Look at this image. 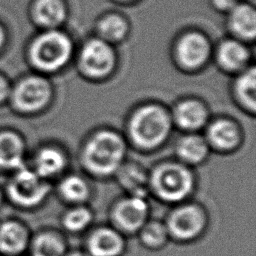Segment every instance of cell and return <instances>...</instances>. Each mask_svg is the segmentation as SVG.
Masks as SVG:
<instances>
[{
  "label": "cell",
  "mask_w": 256,
  "mask_h": 256,
  "mask_svg": "<svg viewBox=\"0 0 256 256\" xmlns=\"http://www.w3.org/2000/svg\"><path fill=\"white\" fill-rule=\"evenodd\" d=\"M170 241L188 245L201 240L209 230L208 211L199 203L184 201L173 205L163 220Z\"/></svg>",
  "instance_id": "1"
},
{
  "label": "cell",
  "mask_w": 256,
  "mask_h": 256,
  "mask_svg": "<svg viewBox=\"0 0 256 256\" xmlns=\"http://www.w3.org/2000/svg\"><path fill=\"white\" fill-rule=\"evenodd\" d=\"M15 171L7 183L4 192L5 200L22 211L38 209L49 196V184L34 170L24 166Z\"/></svg>",
  "instance_id": "2"
},
{
  "label": "cell",
  "mask_w": 256,
  "mask_h": 256,
  "mask_svg": "<svg viewBox=\"0 0 256 256\" xmlns=\"http://www.w3.org/2000/svg\"><path fill=\"white\" fill-rule=\"evenodd\" d=\"M153 194L162 202L176 205L187 201L194 188L190 171L181 165L164 164L158 167L149 180Z\"/></svg>",
  "instance_id": "3"
},
{
  "label": "cell",
  "mask_w": 256,
  "mask_h": 256,
  "mask_svg": "<svg viewBox=\"0 0 256 256\" xmlns=\"http://www.w3.org/2000/svg\"><path fill=\"white\" fill-rule=\"evenodd\" d=\"M123 140L114 132L101 131L95 134L84 149V162L98 175H110L116 171L124 157Z\"/></svg>",
  "instance_id": "4"
},
{
  "label": "cell",
  "mask_w": 256,
  "mask_h": 256,
  "mask_svg": "<svg viewBox=\"0 0 256 256\" xmlns=\"http://www.w3.org/2000/svg\"><path fill=\"white\" fill-rule=\"evenodd\" d=\"M170 126V119L163 108L147 105L134 113L130 120L129 131L139 147L151 149L159 146L166 139Z\"/></svg>",
  "instance_id": "5"
},
{
  "label": "cell",
  "mask_w": 256,
  "mask_h": 256,
  "mask_svg": "<svg viewBox=\"0 0 256 256\" xmlns=\"http://www.w3.org/2000/svg\"><path fill=\"white\" fill-rule=\"evenodd\" d=\"M72 43L67 35L59 31H47L39 35L30 47V59L43 71H55L69 60Z\"/></svg>",
  "instance_id": "6"
},
{
  "label": "cell",
  "mask_w": 256,
  "mask_h": 256,
  "mask_svg": "<svg viewBox=\"0 0 256 256\" xmlns=\"http://www.w3.org/2000/svg\"><path fill=\"white\" fill-rule=\"evenodd\" d=\"M150 218V206L145 197L127 195L112 204L108 213V224L126 238L135 237Z\"/></svg>",
  "instance_id": "7"
},
{
  "label": "cell",
  "mask_w": 256,
  "mask_h": 256,
  "mask_svg": "<svg viewBox=\"0 0 256 256\" xmlns=\"http://www.w3.org/2000/svg\"><path fill=\"white\" fill-rule=\"evenodd\" d=\"M128 238L111 225H93L84 235L82 248L89 256H124Z\"/></svg>",
  "instance_id": "8"
},
{
  "label": "cell",
  "mask_w": 256,
  "mask_h": 256,
  "mask_svg": "<svg viewBox=\"0 0 256 256\" xmlns=\"http://www.w3.org/2000/svg\"><path fill=\"white\" fill-rule=\"evenodd\" d=\"M10 95L17 109L23 112H34L48 103L51 97V88L44 78L30 76L22 79L11 90Z\"/></svg>",
  "instance_id": "9"
},
{
  "label": "cell",
  "mask_w": 256,
  "mask_h": 256,
  "mask_svg": "<svg viewBox=\"0 0 256 256\" xmlns=\"http://www.w3.org/2000/svg\"><path fill=\"white\" fill-rule=\"evenodd\" d=\"M32 232V228L18 217L1 219L0 256H25Z\"/></svg>",
  "instance_id": "10"
},
{
  "label": "cell",
  "mask_w": 256,
  "mask_h": 256,
  "mask_svg": "<svg viewBox=\"0 0 256 256\" xmlns=\"http://www.w3.org/2000/svg\"><path fill=\"white\" fill-rule=\"evenodd\" d=\"M83 70L91 77H104L108 75L115 64V55L108 43L101 39L88 41L80 56Z\"/></svg>",
  "instance_id": "11"
},
{
  "label": "cell",
  "mask_w": 256,
  "mask_h": 256,
  "mask_svg": "<svg viewBox=\"0 0 256 256\" xmlns=\"http://www.w3.org/2000/svg\"><path fill=\"white\" fill-rule=\"evenodd\" d=\"M69 248L67 235L57 227L33 230L26 256H63Z\"/></svg>",
  "instance_id": "12"
},
{
  "label": "cell",
  "mask_w": 256,
  "mask_h": 256,
  "mask_svg": "<svg viewBox=\"0 0 256 256\" xmlns=\"http://www.w3.org/2000/svg\"><path fill=\"white\" fill-rule=\"evenodd\" d=\"M209 50V43L203 35L189 33L180 39L177 46V56L183 66L195 69L205 63Z\"/></svg>",
  "instance_id": "13"
},
{
  "label": "cell",
  "mask_w": 256,
  "mask_h": 256,
  "mask_svg": "<svg viewBox=\"0 0 256 256\" xmlns=\"http://www.w3.org/2000/svg\"><path fill=\"white\" fill-rule=\"evenodd\" d=\"M95 215L87 204L71 205L60 216V229L68 236L84 235L94 225Z\"/></svg>",
  "instance_id": "14"
},
{
  "label": "cell",
  "mask_w": 256,
  "mask_h": 256,
  "mask_svg": "<svg viewBox=\"0 0 256 256\" xmlns=\"http://www.w3.org/2000/svg\"><path fill=\"white\" fill-rule=\"evenodd\" d=\"M24 143L12 131L0 132V168L17 170L23 167Z\"/></svg>",
  "instance_id": "15"
},
{
  "label": "cell",
  "mask_w": 256,
  "mask_h": 256,
  "mask_svg": "<svg viewBox=\"0 0 256 256\" xmlns=\"http://www.w3.org/2000/svg\"><path fill=\"white\" fill-rule=\"evenodd\" d=\"M139 244L146 250H163L171 241L163 220L149 218L135 235Z\"/></svg>",
  "instance_id": "16"
},
{
  "label": "cell",
  "mask_w": 256,
  "mask_h": 256,
  "mask_svg": "<svg viewBox=\"0 0 256 256\" xmlns=\"http://www.w3.org/2000/svg\"><path fill=\"white\" fill-rule=\"evenodd\" d=\"M207 118L205 107L196 100L181 102L175 110L178 125L186 130H196L204 125Z\"/></svg>",
  "instance_id": "17"
},
{
  "label": "cell",
  "mask_w": 256,
  "mask_h": 256,
  "mask_svg": "<svg viewBox=\"0 0 256 256\" xmlns=\"http://www.w3.org/2000/svg\"><path fill=\"white\" fill-rule=\"evenodd\" d=\"M230 25L233 31L245 39H253L256 34V12L249 4H237L230 11Z\"/></svg>",
  "instance_id": "18"
},
{
  "label": "cell",
  "mask_w": 256,
  "mask_h": 256,
  "mask_svg": "<svg viewBox=\"0 0 256 256\" xmlns=\"http://www.w3.org/2000/svg\"><path fill=\"white\" fill-rule=\"evenodd\" d=\"M36 21L45 27H56L66 16L63 0H36L33 8Z\"/></svg>",
  "instance_id": "19"
},
{
  "label": "cell",
  "mask_w": 256,
  "mask_h": 256,
  "mask_svg": "<svg viewBox=\"0 0 256 256\" xmlns=\"http://www.w3.org/2000/svg\"><path fill=\"white\" fill-rule=\"evenodd\" d=\"M58 193L61 199L70 206L87 204L90 198V188L87 182L76 175L63 179L59 184Z\"/></svg>",
  "instance_id": "20"
},
{
  "label": "cell",
  "mask_w": 256,
  "mask_h": 256,
  "mask_svg": "<svg viewBox=\"0 0 256 256\" xmlns=\"http://www.w3.org/2000/svg\"><path fill=\"white\" fill-rule=\"evenodd\" d=\"M208 138L211 144L216 148L229 150L238 144L239 132L232 122L218 120L209 127Z\"/></svg>",
  "instance_id": "21"
},
{
  "label": "cell",
  "mask_w": 256,
  "mask_h": 256,
  "mask_svg": "<svg viewBox=\"0 0 256 256\" xmlns=\"http://www.w3.org/2000/svg\"><path fill=\"white\" fill-rule=\"evenodd\" d=\"M35 172L42 178L59 174L65 166V157L57 149L46 147L41 149L35 157Z\"/></svg>",
  "instance_id": "22"
},
{
  "label": "cell",
  "mask_w": 256,
  "mask_h": 256,
  "mask_svg": "<svg viewBox=\"0 0 256 256\" xmlns=\"http://www.w3.org/2000/svg\"><path fill=\"white\" fill-rule=\"evenodd\" d=\"M248 58L246 48L236 41L224 42L218 51L219 63L227 70H238L242 68Z\"/></svg>",
  "instance_id": "23"
},
{
  "label": "cell",
  "mask_w": 256,
  "mask_h": 256,
  "mask_svg": "<svg viewBox=\"0 0 256 256\" xmlns=\"http://www.w3.org/2000/svg\"><path fill=\"white\" fill-rule=\"evenodd\" d=\"M207 145L205 141L196 135H189L182 138L177 146L179 156L187 162L198 163L204 159L207 154Z\"/></svg>",
  "instance_id": "24"
},
{
  "label": "cell",
  "mask_w": 256,
  "mask_h": 256,
  "mask_svg": "<svg viewBox=\"0 0 256 256\" xmlns=\"http://www.w3.org/2000/svg\"><path fill=\"white\" fill-rule=\"evenodd\" d=\"M120 182L128 195L145 197L150 191L149 180L146 175L136 168H127L121 173Z\"/></svg>",
  "instance_id": "25"
},
{
  "label": "cell",
  "mask_w": 256,
  "mask_h": 256,
  "mask_svg": "<svg viewBox=\"0 0 256 256\" xmlns=\"http://www.w3.org/2000/svg\"><path fill=\"white\" fill-rule=\"evenodd\" d=\"M236 90L241 101L250 109L256 107V73L251 68L241 75L236 84Z\"/></svg>",
  "instance_id": "26"
},
{
  "label": "cell",
  "mask_w": 256,
  "mask_h": 256,
  "mask_svg": "<svg viewBox=\"0 0 256 256\" xmlns=\"http://www.w3.org/2000/svg\"><path fill=\"white\" fill-rule=\"evenodd\" d=\"M126 21L118 15H108L103 18L99 24V31L101 35L112 41L122 39L127 33Z\"/></svg>",
  "instance_id": "27"
},
{
  "label": "cell",
  "mask_w": 256,
  "mask_h": 256,
  "mask_svg": "<svg viewBox=\"0 0 256 256\" xmlns=\"http://www.w3.org/2000/svg\"><path fill=\"white\" fill-rule=\"evenodd\" d=\"M212 4L220 11L230 12L238 4V0H212Z\"/></svg>",
  "instance_id": "28"
},
{
  "label": "cell",
  "mask_w": 256,
  "mask_h": 256,
  "mask_svg": "<svg viewBox=\"0 0 256 256\" xmlns=\"http://www.w3.org/2000/svg\"><path fill=\"white\" fill-rule=\"evenodd\" d=\"M10 93H11V88L8 84V81L2 75H0V103L3 102L5 99H7Z\"/></svg>",
  "instance_id": "29"
},
{
  "label": "cell",
  "mask_w": 256,
  "mask_h": 256,
  "mask_svg": "<svg viewBox=\"0 0 256 256\" xmlns=\"http://www.w3.org/2000/svg\"><path fill=\"white\" fill-rule=\"evenodd\" d=\"M63 256H89L82 247H69Z\"/></svg>",
  "instance_id": "30"
},
{
  "label": "cell",
  "mask_w": 256,
  "mask_h": 256,
  "mask_svg": "<svg viewBox=\"0 0 256 256\" xmlns=\"http://www.w3.org/2000/svg\"><path fill=\"white\" fill-rule=\"evenodd\" d=\"M5 40H6L5 31H4L3 27L0 25V50H1V48L3 47V45H4V43H5Z\"/></svg>",
  "instance_id": "31"
},
{
  "label": "cell",
  "mask_w": 256,
  "mask_h": 256,
  "mask_svg": "<svg viewBox=\"0 0 256 256\" xmlns=\"http://www.w3.org/2000/svg\"><path fill=\"white\" fill-rule=\"evenodd\" d=\"M4 202H5V195H4V192L0 189V210H1Z\"/></svg>",
  "instance_id": "32"
},
{
  "label": "cell",
  "mask_w": 256,
  "mask_h": 256,
  "mask_svg": "<svg viewBox=\"0 0 256 256\" xmlns=\"http://www.w3.org/2000/svg\"><path fill=\"white\" fill-rule=\"evenodd\" d=\"M119 1H133V0H119Z\"/></svg>",
  "instance_id": "33"
},
{
  "label": "cell",
  "mask_w": 256,
  "mask_h": 256,
  "mask_svg": "<svg viewBox=\"0 0 256 256\" xmlns=\"http://www.w3.org/2000/svg\"><path fill=\"white\" fill-rule=\"evenodd\" d=\"M251 2H255V0H251Z\"/></svg>",
  "instance_id": "34"
}]
</instances>
